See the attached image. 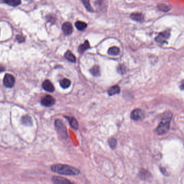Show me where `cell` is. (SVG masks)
I'll return each mask as SVG.
<instances>
[{"instance_id":"3957f363","label":"cell","mask_w":184,"mask_h":184,"mask_svg":"<svg viewBox=\"0 0 184 184\" xmlns=\"http://www.w3.org/2000/svg\"><path fill=\"white\" fill-rule=\"evenodd\" d=\"M55 125L58 133H59L60 136H61L62 139H67V129L66 128L65 126L62 123V122L60 119H56L55 121Z\"/></svg>"},{"instance_id":"603a6c76","label":"cell","mask_w":184,"mask_h":184,"mask_svg":"<svg viewBox=\"0 0 184 184\" xmlns=\"http://www.w3.org/2000/svg\"><path fill=\"white\" fill-rule=\"evenodd\" d=\"M81 1L84 5L86 7V8L87 9L89 12H93V9L91 7V4H90V0H81Z\"/></svg>"},{"instance_id":"83f0119b","label":"cell","mask_w":184,"mask_h":184,"mask_svg":"<svg viewBox=\"0 0 184 184\" xmlns=\"http://www.w3.org/2000/svg\"><path fill=\"white\" fill-rule=\"evenodd\" d=\"M180 88L181 89L184 90V80L182 81V82L181 83V85H180Z\"/></svg>"},{"instance_id":"5bb4252c","label":"cell","mask_w":184,"mask_h":184,"mask_svg":"<svg viewBox=\"0 0 184 184\" xmlns=\"http://www.w3.org/2000/svg\"><path fill=\"white\" fill-rule=\"evenodd\" d=\"M89 48H90L89 43L88 40H86L84 44H82L80 45L79 46L78 51H79L80 54H82V53H84V52L86 51Z\"/></svg>"},{"instance_id":"ac0fdd59","label":"cell","mask_w":184,"mask_h":184,"mask_svg":"<svg viewBox=\"0 0 184 184\" xmlns=\"http://www.w3.org/2000/svg\"><path fill=\"white\" fill-rule=\"evenodd\" d=\"M4 2L9 6L16 7L21 4V0H4Z\"/></svg>"},{"instance_id":"52a82bcc","label":"cell","mask_w":184,"mask_h":184,"mask_svg":"<svg viewBox=\"0 0 184 184\" xmlns=\"http://www.w3.org/2000/svg\"><path fill=\"white\" fill-rule=\"evenodd\" d=\"M52 180L54 184H74L68 179L59 176H54Z\"/></svg>"},{"instance_id":"6da1fadb","label":"cell","mask_w":184,"mask_h":184,"mask_svg":"<svg viewBox=\"0 0 184 184\" xmlns=\"http://www.w3.org/2000/svg\"><path fill=\"white\" fill-rule=\"evenodd\" d=\"M51 170L53 172L64 176H76L80 173V170L76 167L62 164L52 165Z\"/></svg>"},{"instance_id":"9a60e30c","label":"cell","mask_w":184,"mask_h":184,"mask_svg":"<svg viewBox=\"0 0 184 184\" xmlns=\"http://www.w3.org/2000/svg\"><path fill=\"white\" fill-rule=\"evenodd\" d=\"M119 52H120L119 48L118 47H116V46L111 47V48H109V50L108 51V54H109V55L114 56L119 55Z\"/></svg>"},{"instance_id":"4316f807","label":"cell","mask_w":184,"mask_h":184,"mask_svg":"<svg viewBox=\"0 0 184 184\" xmlns=\"http://www.w3.org/2000/svg\"><path fill=\"white\" fill-rule=\"evenodd\" d=\"M16 40H17V41L18 42H19L20 43H22L23 42H24V38L23 37V36H21V35H18L16 36Z\"/></svg>"},{"instance_id":"f1b7e54d","label":"cell","mask_w":184,"mask_h":184,"mask_svg":"<svg viewBox=\"0 0 184 184\" xmlns=\"http://www.w3.org/2000/svg\"><path fill=\"white\" fill-rule=\"evenodd\" d=\"M4 68L2 67V66H0V72H2V71H4Z\"/></svg>"},{"instance_id":"d6986e66","label":"cell","mask_w":184,"mask_h":184,"mask_svg":"<svg viewBox=\"0 0 184 184\" xmlns=\"http://www.w3.org/2000/svg\"><path fill=\"white\" fill-rule=\"evenodd\" d=\"M60 85L64 89L68 88L71 85V81L67 79L64 78L60 81Z\"/></svg>"},{"instance_id":"277c9868","label":"cell","mask_w":184,"mask_h":184,"mask_svg":"<svg viewBox=\"0 0 184 184\" xmlns=\"http://www.w3.org/2000/svg\"><path fill=\"white\" fill-rule=\"evenodd\" d=\"M15 82V79L14 77L10 74H6L3 79V84L4 86L7 87L12 88L14 86Z\"/></svg>"},{"instance_id":"cb8c5ba5","label":"cell","mask_w":184,"mask_h":184,"mask_svg":"<svg viewBox=\"0 0 184 184\" xmlns=\"http://www.w3.org/2000/svg\"><path fill=\"white\" fill-rule=\"evenodd\" d=\"M108 143L112 149H115L117 146V141L114 138H111L108 140Z\"/></svg>"},{"instance_id":"7402d4cb","label":"cell","mask_w":184,"mask_h":184,"mask_svg":"<svg viewBox=\"0 0 184 184\" xmlns=\"http://www.w3.org/2000/svg\"><path fill=\"white\" fill-rule=\"evenodd\" d=\"M22 122L24 125H28V126L31 125L32 123L31 117L29 116H23L22 119Z\"/></svg>"},{"instance_id":"7c38bea8","label":"cell","mask_w":184,"mask_h":184,"mask_svg":"<svg viewBox=\"0 0 184 184\" xmlns=\"http://www.w3.org/2000/svg\"><path fill=\"white\" fill-rule=\"evenodd\" d=\"M130 17L132 20L137 22H142L144 18V15L141 13H133L131 15Z\"/></svg>"},{"instance_id":"30bf717a","label":"cell","mask_w":184,"mask_h":184,"mask_svg":"<svg viewBox=\"0 0 184 184\" xmlns=\"http://www.w3.org/2000/svg\"><path fill=\"white\" fill-rule=\"evenodd\" d=\"M43 87L45 90L48 91V92H54V87L52 82L49 80H45V81L43 83Z\"/></svg>"},{"instance_id":"8fae6325","label":"cell","mask_w":184,"mask_h":184,"mask_svg":"<svg viewBox=\"0 0 184 184\" xmlns=\"http://www.w3.org/2000/svg\"><path fill=\"white\" fill-rule=\"evenodd\" d=\"M65 117L68 119V122H69V123L71 125V127L75 130H77L78 129L79 124H78V122L77 121L76 119L74 118V117H67V116Z\"/></svg>"},{"instance_id":"ba28073f","label":"cell","mask_w":184,"mask_h":184,"mask_svg":"<svg viewBox=\"0 0 184 184\" xmlns=\"http://www.w3.org/2000/svg\"><path fill=\"white\" fill-rule=\"evenodd\" d=\"M143 116V113L141 109H136L133 110L131 113V119L134 121H139L142 119Z\"/></svg>"},{"instance_id":"44dd1931","label":"cell","mask_w":184,"mask_h":184,"mask_svg":"<svg viewBox=\"0 0 184 184\" xmlns=\"http://www.w3.org/2000/svg\"><path fill=\"white\" fill-rule=\"evenodd\" d=\"M158 8L160 11L165 12H169L171 10V7L170 6L165 4H159L158 5Z\"/></svg>"},{"instance_id":"7a4b0ae2","label":"cell","mask_w":184,"mask_h":184,"mask_svg":"<svg viewBox=\"0 0 184 184\" xmlns=\"http://www.w3.org/2000/svg\"><path fill=\"white\" fill-rule=\"evenodd\" d=\"M172 117V114L167 111L164 114L161 122L156 129V133L159 135H164L167 133L170 128V122Z\"/></svg>"},{"instance_id":"9c48e42d","label":"cell","mask_w":184,"mask_h":184,"mask_svg":"<svg viewBox=\"0 0 184 184\" xmlns=\"http://www.w3.org/2000/svg\"><path fill=\"white\" fill-rule=\"evenodd\" d=\"M62 30L65 35H70L73 32V26L70 22H65L62 24Z\"/></svg>"},{"instance_id":"ffe728a7","label":"cell","mask_w":184,"mask_h":184,"mask_svg":"<svg viewBox=\"0 0 184 184\" xmlns=\"http://www.w3.org/2000/svg\"><path fill=\"white\" fill-rule=\"evenodd\" d=\"M90 72L95 77L99 76L100 74V71L99 66H94L90 70Z\"/></svg>"},{"instance_id":"d4e9b609","label":"cell","mask_w":184,"mask_h":184,"mask_svg":"<svg viewBox=\"0 0 184 184\" xmlns=\"http://www.w3.org/2000/svg\"><path fill=\"white\" fill-rule=\"evenodd\" d=\"M117 72L119 73L124 74L126 72V67L123 65H120L117 67Z\"/></svg>"},{"instance_id":"e0dca14e","label":"cell","mask_w":184,"mask_h":184,"mask_svg":"<svg viewBox=\"0 0 184 184\" xmlns=\"http://www.w3.org/2000/svg\"><path fill=\"white\" fill-rule=\"evenodd\" d=\"M75 26L77 28V29H78L79 30L82 31L84 30H85V29L87 27V24L86 23L81 22V21H77L75 23Z\"/></svg>"},{"instance_id":"5b68a950","label":"cell","mask_w":184,"mask_h":184,"mask_svg":"<svg viewBox=\"0 0 184 184\" xmlns=\"http://www.w3.org/2000/svg\"><path fill=\"white\" fill-rule=\"evenodd\" d=\"M56 102V100L52 96L48 95L44 97L41 100V104L45 107H49L53 106Z\"/></svg>"},{"instance_id":"4fadbf2b","label":"cell","mask_w":184,"mask_h":184,"mask_svg":"<svg viewBox=\"0 0 184 184\" xmlns=\"http://www.w3.org/2000/svg\"><path fill=\"white\" fill-rule=\"evenodd\" d=\"M120 92V88L119 86H114L109 88L108 91V94L109 96H112L114 95H115L116 94H119Z\"/></svg>"},{"instance_id":"8992f818","label":"cell","mask_w":184,"mask_h":184,"mask_svg":"<svg viewBox=\"0 0 184 184\" xmlns=\"http://www.w3.org/2000/svg\"><path fill=\"white\" fill-rule=\"evenodd\" d=\"M170 36V31L167 30L163 32L160 33L158 34V36L156 37L155 40L157 42L159 43H164L169 38Z\"/></svg>"},{"instance_id":"2e32d148","label":"cell","mask_w":184,"mask_h":184,"mask_svg":"<svg viewBox=\"0 0 184 184\" xmlns=\"http://www.w3.org/2000/svg\"><path fill=\"white\" fill-rule=\"evenodd\" d=\"M65 58L70 62H75L76 61V57L70 51H67L66 52L65 54Z\"/></svg>"},{"instance_id":"484cf974","label":"cell","mask_w":184,"mask_h":184,"mask_svg":"<svg viewBox=\"0 0 184 184\" xmlns=\"http://www.w3.org/2000/svg\"><path fill=\"white\" fill-rule=\"evenodd\" d=\"M139 173H140V174H139L140 177L143 179H145L146 177H147V176H148L147 174L149 173V172L146 170H142L140 171Z\"/></svg>"}]
</instances>
